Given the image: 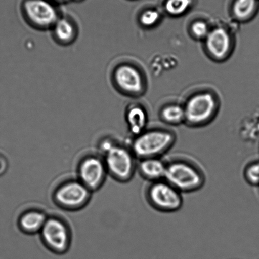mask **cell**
Segmentation results:
<instances>
[{
    "mask_svg": "<svg viewBox=\"0 0 259 259\" xmlns=\"http://www.w3.org/2000/svg\"><path fill=\"white\" fill-rule=\"evenodd\" d=\"M108 174L120 182H128L133 178L137 172V159L131 148L105 139L101 143Z\"/></svg>",
    "mask_w": 259,
    "mask_h": 259,
    "instance_id": "6da1fadb",
    "label": "cell"
},
{
    "mask_svg": "<svg viewBox=\"0 0 259 259\" xmlns=\"http://www.w3.org/2000/svg\"><path fill=\"white\" fill-rule=\"evenodd\" d=\"M164 179L182 194L199 191L206 181L204 171L197 164L182 157L167 161Z\"/></svg>",
    "mask_w": 259,
    "mask_h": 259,
    "instance_id": "7a4b0ae2",
    "label": "cell"
},
{
    "mask_svg": "<svg viewBox=\"0 0 259 259\" xmlns=\"http://www.w3.org/2000/svg\"><path fill=\"white\" fill-rule=\"evenodd\" d=\"M176 136L171 131L151 129L135 137L131 149L138 160L162 157L174 146Z\"/></svg>",
    "mask_w": 259,
    "mask_h": 259,
    "instance_id": "3957f363",
    "label": "cell"
},
{
    "mask_svg": "<svg viewBox=\"0 0 259 259\" xmlns=\"http://www.w3.org/2000/svg\"><path fill=\"white\" fill-rule=\"evenodd\" d=\"M145 197L150 206L160 212L179 211L184 204L182 193L165 179L149 182Z\"/></svg>",
    "mask_w": 259,
    "mask_h": 259,
    "instance_id": "277c9868",
    "label": "cell"
},
{
    "mask_svg": "<svg viewBox=\"0 0 259 259\" xmlns=\"http://www.w3.org/2000/svg\"><path fill=\"white\" fill-rule=\"evenodd\" d=\"M22 16L33 29L51 30L61 15L50 0H24L21 5Z\"/></svg>",
    "mask_w": 259,
    "mask_h": 259,
    "instance_id": "5b68a950",
    "label": "cell"
},
{
    "mask_svg": "<svg viewBox=\"0 0 259 259\" xmlns=\"http://www.w3.org/2000/svg\"><path fill=\"white\" fill-rule=\"evenodd\" d=\"M92 192L79 180L62 182L55 189L53 199L58 207L68 211H77L84 208L91 199Z\"/></svg>",
    "mask_w": 259,
    "mask_h": 259,
    "instance_id": "8992f818",
    "label": "cell"
},
{
    "mask_svg": "<svg viewBox=\"0 0 259 259\" xmlns=\"http://www.w3.org/2000/svg\"><path fill=\"white\" fill-rule=\"evenodd\" d=\"M43 244L50 252L63 255L69 250L72 233L64 220L57 217H48L39 233Z\"/></svg>",
    "mask_w": 259,
    "mask_h": 259,
    "instance_id": "52a82bcc",
    "label": "cell"
},
{
    "mask_svg": "<svg viewBox=\"0 0 259 259\" xmlns=\"http://www.w3.org/2000/svg\"><path fill=\"white\" fill-rule=\"evenodd\" d=\"M111 81L116 90L126 95L137 96L144 90L143 76L138 68L131 63L116 65L111 73Z\"/></svg>",
    "mask_w": 259,
    "mask_h": 259,
    "instance_id": "ba28073f",
    "label": "cell"
},
{
    "mask_svg": "<svg viewBox=\"0 0 259 259\" xmlns=\"http://www.w3.org/2000/svg\"><path fill=\"white\" fill-rule=\"evenodd\" d=\"M77 174L78 179L92 192L102 187L108 174L103 159L96 156L82 159L78 164Z\"/></svg>",
    "mask_w": 259,
    "mask_h": 259,
    "instance_id": "9c48e42d",
    "label": "cell"
},
{
    "mask_svg": "<svg viewBox=\"0 0 259 259\" xmlns=\"http://www.w3.org/2000/svg\"><path fill=\"white\" fill-rule=\"evenodd\" d=\"M217 105L211 93L197 94L189 99L184 108L185 119L194 125H201L212 118Z\"/></svg>",
    "mask_w": 259,
    "mask_h": 259,
    "instance_id": "30bf717a",
    "label": "cell"
},
{
    "mask_svg": "<svg viewBox=\"0 0 259 259\" xmlns=\"http://www.w3.org/2000/svg\"><path fill=\"white\" fill-rule=\"evenodd\" d=\"M205 46L209 54L218 60L227 57L232 47L230 35L224 28L210 30L205 38Z\"/></svg>",
    "mask_w": 259,
    "mask_h": 259,
    "instance_id": "8fae6325",
    "label": "cell"
},
{
    "mask_svg": "<svg viewBox=\"0 0 259 259\" xmlns=\"http://www.w3.org/2000/svg\"><path fill=\"white\" fill-rule=\"evenodd\" d=\"M51 31L55 42L65 47L73 44L77 40L79 32L75 20L72 17L63 15H61Z\"/></svg>",
    "mask_w": 259,
    "mask_h": 259,
    "instance_id": "7c38bea8",
    "label": "cell"
},
{
    "mask_svg": "<svg viewBox=\"0 0 259 259\" xmlns=\"http://www.w3.org/2000/svg\"><path fill=\"white\" fill-rule=\"evenodd\" d=\"M167 161L162 157H153L139 160L137 171L140 176L149 182L164 179Z\"/></svg>",
    "mask_w": 259,
    "mask_h": 259,
    "instance_id": "4fadbf2b",
    "label": "cell"
},
{
    "mask_svg": "<svg viewBox=\"0 0 259 259\" xmlns=\"http://www.w3.org/2000/svg\"><path fill=\"white\" fill-rule=\"evenodd\" d=\"M48 216L42 210L31 209L22 213L18 220L22 232L27 235L39 233L47 222Z\"/></svg>",
    "mask_w": 259,
    "mask_h": 259,
    "instance_id": "5bb4252c",
    "label": "cell"
},
{
    "mask_svg": "<svg viewBox=\"0 0 259 259\" xmlns=\"http://www.w3.org/2000/svg\"><path fill=\"white\" fill-rule=\"evenodd\" d=\"M130 131L136 136L145 131L147 123L146 112L141 106L135 105L128 108L126 114Z\"/></svg>",
    "mask_w": 259,
    "mask_h": 259,
    "instance_id": "9a60e30c",
    "label": "cell"
},
{
    "mask_svg": "<svg viewBox=\"0 0 259 259\" xmlns=\"http://www.w3.org/2000/svg\"><path fill=\"white\" fill-rule=\"evenodd\" d=\"M258 0H235L232 7L233 14L238 20L250 19L258 9Z\"/></svg>",
    "mask_w": 259,
    "mask_h": 259,
    "instance_id": "2e32d148",
    "label": "cell"
},
{
    "mask_svg": "<svg viewBox=\"0 0 259 259\" xmlns=\"http://www.w3.org/2000/svg\"><path fill=\"white\" fill-rule=\"evenodd\" d=\"M161 116L166 123L169 124H180L185 119L184 108L179 105H169L162 109Z\"/></svg>",
    "mask_w": 259,
    "mask_h": 259,
    "instance_id": "e0dca14e",
    "label": "cell"
},
{
    "mask_svg": "<svg viewBox=\"0 0 259 259\" xmlns=\"http://www.w3.org/2000/svg\"><path fill=\"white\" fill-rule=\"evenodd\" d=\"M192 5V0H166L164 9L172 16H180L186 13Z\"/></svg>",
    "mask_w": 259,
    "mask_h": 259,
    "instance_id": "ac0fdd59",
    "label": "cell"
},
{
    "mask_svg": "<svg viewBox=\"0 0 259 259\" xmlns=\"http://www.w3.org/2000/svg\"><path fill=\"white\" fill-rule=\"evenodd\" d=\"M243 174V178L248 184L259 187V161L250 162L246 165Z\"/></svg>",
    "mask_w": 259,
    "mask_h": 259,
    "instance_id": "d6986e66",
    "label": "cell"
},
{
    "mask_svg": "<svg viewBox=\"0 0 259 259\" xmlns=\"http://www.w3.org/2000/svg\"><path fill=\"white\" fill-rule=\"evenodd\" d=\"M160 19V14L158 11L154 9L145 10L140 15V22L142 25L146 27L153 26L156 24Z\"/></svg>",
    "mask_w": 259,
    "mask_h": 259,
    "instance_id": "ffe728a7",
    "label": "cell"
},
{
    "mask_svg": "<svg viewBox=\"0 0 259 259\" xmlns=\"http://www.w3.org/2000/svg\"><path fill=\"white\" fill-rule=\"evenodd\" d=\"M191 30L192 34L199 39H205L210 32L208 25L202 20L195 22L192 25Z\"/></svg>",
    "mask_w": 259,
    "mask_h": 259,
    "instance_id": "44dd1931",
    "label": "cell"
},
{
    "mask_svg": "<svg viewBox=\"0 0 259 259\" xmlns=\"http://www.w3.org/2000/svg\"><path fill=\"white\" fill-rule=\"evenodd\" d=\"M5 166V160L3 157H0V173L4 171Z\"/></svg>",
    "mask_w": 259,
    "mask_h": 259,
    "instance_id": "7402d4cb",
    "label": "cell"
},
{
    "mask_svg": "<svg viewBox=\"0 0 259 259\" xmlns=\"http://www.w3.org/2000/svg\"><path fill=\"white\" fill-rule=\"evenodd\" d=\"M50 1L53 2L55 5H57L65 4V3H67L70 0H50Z\"/></svg>",
    "mask_w": 259,
    "mask_h": 259,
    "instance_id": "603a6c76",
    "label": "cell"
},
{
    "mask_svg": "<svg viewBox=\"0 0 259 259\" xmlns=\"http://www.w3.org/2000/svg\"><path fill=\"white\" fill-rule=\"evenodd\" d=\"M75 1L80 2V1H82V0H75Z\"/></svg>",
    "mask_w": 259,
    "mask_h": 259,
    "instance_id": "cb8c5ba5",
    "label": "cell"
}]
</instances>
